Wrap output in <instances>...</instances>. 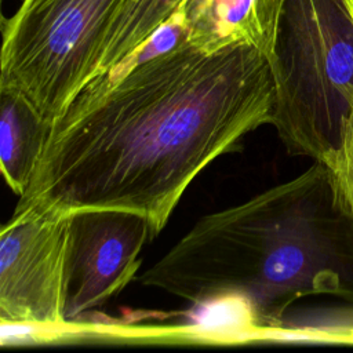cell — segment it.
Returning <instances> with one entry per match:
<instances>
[{
	"label": "cell",
	"instance_id": "cell-1",
	"mask_svg": "<svg viewBox=\"0 0 353 353\" xmlns=\"http://www.w3.org/2000/svg\"><path fill=\"white\" fill-rule=\"evenodd\" d=\"M266 54L207 51L189 40L83 90L54 120L17 208L142 214L152 240L215 159L273 119Z\"/></svg>",
	"mask_w": 353,
	"mask_h": 353
},
{
	"label": "cell",
	"instance_id": "cell-2",
	"mask_svg": "<svg viewBox=\"0 0 353 353\" xmlns=\"http://www.w3.org/2000/svg\"><path fill=\"white\" fill-rule=\"evenodd\" d=\"M138 280L194 305L236 302L251 327L279 332L305 296L353 303V205L336 171L314 161L201 216Z\"/></svg>",
	"mask_w": 353,
	"mask_h": 353
},
{
	"label": "cell",
	"instance_id": "cell-3",
	"mask_svg": "<svg viewBox=\"0 0 353 353\" xmlns=\"http://www.w3.org/2000/svg\"><path fill=\"white\" fill-rule=\"evenodd\" d=\"M130 0H23L3 29L0 90L52 124L102 77L113 30Z\"/></svg>",
	"mask_w": 353,
	"mask_h": 353
},
{
	"label": "cell",
	"instance_id": "cell-4",
	"mask_svg": "<svg viewBox=\"0 0 353 353\" xmlns=\"http://www.w3.org/2000/svg\"><path fill=\"white\" fill-rule=\"evenodd\" d=\"M69 214L15 208L0 230L3 325L65 328Z\"/></svg>",
	"mask_w": 353,
	"mask_h": 353
},
{
	"label": "cell",
	"instance_id": "cell-5",
	"mask_svg": "<svg viewBox=\"0 0 353 353\" xmlns=\"http://www.w3.org/2000/svg\"><path fill=\"white\" fill-rule=\"evenodd\" d=\"M69 215L68 325L128 285L143 245L152 240L149 221L134 211L87 208Z\"/></svg>",
	"mask_w": 353,
	"mask_h": 353
},
{
	"label": "cell",
	"instance_id": "cell-6",
	"mask_svg": "<svg viewBox=\"0 0 353 353\" xmlns=\"http://www.w3.org/2000/svg\"><path fill=\"white\" fill-rule=\"evenodd\" d=\"M189 41L203 50L251 44L269 58L284 0H183Z\"/></svg>",
	"mask_w": 353,
	"mask_h": 353
},
{
	"label": "cell",
	"instance_id": "cell-7",
	"mask_svg": "<svg viewBox=\"0 0 353 353\" xmlns=\"http://www.w3.org/2000/svg\"><path fill=\"white\" fill-rule=\"evenodd\" d=\"M47 123L22 97L0 90V164L10 189L22 196L48 138Z\"/></svg>",
	"mask_w": 353,
	"mask_h": 353
},
{
	"label": "cell",
	"instance_id": "cell-8",
	"mask_svg": "<svg viewBox=\"0 0 353 353\" xmlns=\"http://www.w3.org/2000/svg\"><path fill=\"white\" fill-rule=\"evenodd\" d=\"M182 1L183 0H130L117 18L102 77L138 48L171 17Z\"/></svg>",
	"mask_w": 353,
	"mask_h": 353
},
{
	"label": "cell",
	"instance_id": "cell-9",
	"mask_svg": "<svg viewBox=\"0 0 353 353\" xmlns=\"http://www.w3.org/2000/svg\"><path fill=\"white\" fill-rule=\"evenodd\" d=\"M284 332H294L298 338L313 342L353 345V309L324 312L316 321Z\"/></svg>",
	"mask_w": 353,
	"mask_h": 353
},
{
	"label": "cell",
	"instance_id": "cell-10",
	"mask_svg": "<svg viewBox=\"0 0 353 353\" xmlns=\"http://www.w3.org/2000/svg\"><path fill=\"white\" fill-rule=\"evenodd\" d=\"M338 175H339V178L345 186V190L349 196V200L353 205V127H352L350 135L346 142L343 167Z\"/></svg>",
	"mask_w": 353,
	"mask_h": 353
},
{
	"label": "cell",
	"instance_id": "cell-11",
	"mask_svg": "<svg viewBox=\"0 0 353 353\" xmlns=\"http://www.w3.org/2000/svg\"><path fill=\"white\" fill-rule=\"evenodd\" d=\"M346 1V4H347V8L350 10V12H352V15H353V0H345Z\"/></svg>",
	"mask_w": 353,
	"mask_h": 353
}]
</instances>
